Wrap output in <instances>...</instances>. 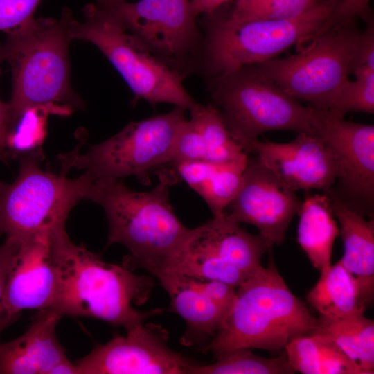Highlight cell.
Here are the masks:
<instances>
[{
  "label": "cell",
  "mask_w": 374,
  "mask_h": 374,
  "mask_svg": "<svg viewBox=\"0 0 374 374\" xmlns=\"http://www.w3.org/2000/svg\"><path fill=\"white\" fill-rule=\"evenodd\" d=\"M49 247L56 271L51 308L62 317L98 319L127 330L163 312L161 308L140 312L133 307L148 300L154 285L152 278L136 275L124 265L107 263L74 244L65 225L50 234Z\"/></svg>",
  "instance_id": "6da1fadb"
},
{
  "label": "cell",
  "mask_w": 374,
  "mask_h": 374,
  "mask_svg": "<svg viewBox=\"0 0 374 374\" xmlns=\"http://www.w3.org/2000/svg\"><path fill=\"white\" fill-rule=\"evenodd\" d=\"M152 190L138 192L122 179H94L85 199L100 205L109 223L107 245L121 244L130 252L124 265L141 267L155 277L167 271L190 229L175 214L170 182L160 177Z\"/></svg>",
  "instance_id": "7a4b0ae2"
},
{
  "label": "cell",
  "mask_w": 374,
  "mask_h": 374,
  "mask_svg": "<svg viewBox=\"0 0 374 374\" xmlns=\"http://www.w3.org/2000/svg\"><path fill=\"white\" fill-rule=\"evenodd\" d=\"M72 17L67 8L59 19L33 17L7 33L0 43V60L9 64L12 74V95L7 103L10 129L30 110L55 103L82 107L70 84L68 50Z\"/></svg>",
  "instance_id": "3957f363"
},
{
  "label": "cell",
  "mask_w": 374,
  "mask_h": 374,
  "mask_svg": "<svg viewBox=\"0 0 374 374\" xmlns=\"http://www.w3.org/2000/svg\"><path fill=\"white\" fill-rule=\"evenodd\" d=\"M269 250L260 266L235 288L233 304L221 326L200 349L214 355L239 348L277 353L293 338L312 332L317 325L308 307L286 285Z\"/></svg>",
  "instance_id": "277c9868"
},
{
  "label": "cell",
  "mask_w": 374,
  "mask_h": 374,
  "mask_svg": "<svg viewBox=\"0 0 374 374\" xmlns=\"http://www.w3.org/2000/svg\"><path fill=\"white\" fill-rule=\"evenodd\" d=\"M84 20L73 17L71 39L94 44L123 78L134 96L152 105L166 103L189 110L196 103L183 84L181 74L166 64L121 23L106 3L96 1L84 8Z\"/></svg>",
  "instance_id": "5b68a950"
},
{
  "label": "cell",
  "mask_w": 374,
  "mask_h": 374,
  "mask_svg": "<svg viewBox=\"0 0 374 374\" xmlns=\"http://www.w3.org/2000/svg\"><path fill=\"white\" fill-rule=\"evenodd\" d=\"M213 98L231 136L246 153L267 132L314 134L312 107L283 91L256 64L215 76Z\"/></svg>",
  "instance_id": "8992f818"
},
{
  "label": "cell",
  "mask_w": 374,
  "mask_h": 374,
  "mask_svg": "<svg viewBox=\"0 0 374 374\" xmlns=\"http://www.w3.org/2000/svg\"><path fill=\"white\" fill-rule=\"evenodd\" d=\"M37 152L19 158V172L11 184H0V234L25 242L65 225L71 209L85 199L94 178L87 172L68 179L44 171Z\"/></svg>",
  "instance_id": "52a82bcc"
},
{
  "label": "cell",
  "mask_w": 374,
  "mask_h": 374,
  "mask_svg": "<svg viewBox=\"0 0 374 374\" xmlns=\"http://www.w3.org/2000/svg\"><path fill=\"white\" fill-rule=\"evenodd\" d=\"M185 112L175 106L168 113L130 123L112 137L91 145L84 153L77 147L60 154L62 172L84 170L94 179L134 176L148 184L149 172L170 162L176 138L186 120Z\"/></svg>",
  "instance_id": "ba28073f"
},
{
  "label": "cell",
  "mask_w": 374,
  "mask_h": 374,
  "mask_svg": "<svg viewBox=\"0 0 374 374\" xmlns=\"http://www.w3.org/2000/svg\"><path fill=\"white\" fill-rule=\"evenodd\" d=\"M339 0H322L292 18L236 21L226 17L213 23L206 44L215 76L276 57L294 44L311 40L328 24Z\"/></svg>",
  "instance_id": "9c48e42d"
},
{
  "label": "cell",
  "mask_w": 374,
  "mask_h": 374,
  "mask_svg": "<svg viewBox=\"0 0 374 374\" xmlns=\"http://www.w3.org/2000/svg\"><path fill=\"white\" fill-rule=\"evenodd\" d=\"M360 34L354 21L331 25L300 53L256 66L294 98L328 110L348 80Z\"/></svg>",
  "instance_id": "30bf717a"
},
{
  "label": "cell",
  "mask_w": 374,
  "mask_h": 374,
  "mask_svg": "<svg viewBox=\"0 0 374 374\" xmlns=\"http://www.w3.org/2000/svg\"><path fill=\"white\" fill-rule=\"evenodd\" d=\"M312 107L314 134L332 150L338 167L331 190L350 208L364 217H373L374 126L348 121L328 110Z\"/></svg>",
  "instance_id": "8fae6325"
},
{
  "label": "cell",
  "mask_w": 374,
  "mask_h": 374,
  "mask_svg": "<svg viewBox=\"0 0 374 374\" xmlns=\"http://www.w3.org/2000/svg\"><path fill=\"white\" fill-rule=\"evenodd\" d=\"M158 57L177 67L196 49L199 34L190 0H96Z\"/></svg>",
  "instance_id": "7c38bea8"
},
{
  "label": "cell",
  "mask_w": 374,
  "mask_h": 374,
  "mask_svg": "<svg viewBox=\"0 0 374 374\" xmlns=\"http://www.w3.org/2000/svg\"><path fill=\"white\" fill-rule=\"evenodd\" d=\"M195 363L169 347L166 328L141 323L96 344L74 364L77 374H188Z\"/></svg>",
  "instance_id": "4fadbf2b"
},
{
  "label": "cell",
  "mask_w": 374,
  "mask_h": 374,
  "mask_svg": "<svg viewBox=\"0 0 374 374\" xmlns=\"http://www.w3.org/2000/svg\"><path fill=\"white\" fill-rule=\"evenodd\" d=\"M302 202L256 157L249 159L239 190L227 208L234 221L250 224L259 230L269 249L283 243L288 226Z\"/></svg>",
  "instance_id": "5bb4252c"
},
{
  "label": "cell",
  "mask_w": 374,
  "mask_h": 374,
  "mask_svg": "<svg viewBox=\"0 0 374 374\" xmlns=\"http://www.w3.org/2000/svg\"><path fill=\"white\" fill-rule=\"evenodd\" d=\"M292 190L330 189L338 175L335 154L317 135L299 133L291 142L258 139L247 150Z\"/></svg>",
  "instance_id": "9a60e30c"
},
{
  "label": "cell",
  "mask_w": 374,
  "mask_h": 374,
  "mask_svg": "<svg viewBox=\"0 0 374 374\" xmlns=\"http://www.w3.org/2000/svg\"><path fill=\"white\" fill-rule=\"evenodd\" d=\"M49 236L19 242L5 292V306L10 323L24 310H41L53 305L56 271L50 251Z\"/></svg>",
  "instance_id": "2e32d148"
},
{
  "label": "cell",
  "mask_w": 374,
  "mask_h": 374,
  "mask_svg": "<svg viewBox=\"0 0 374 374\" xmlns=\"http://www.w3.org/2000/svg\"><path fill=\"white\" fill-rule=\"evenodd\" d=\"M61 318L51 308L39 310L24 334L0 342V374H77L56 336Z\"/></svg>",
  "instance_id": "e0dca14e"
},
{
  "label": "cell",
  "mask_w": 374,
  "mask_h": 374,
  "mask_svg": "<svg viewBox=\"0 0 374 374\" xmlns=\"http://www.w3.org/2000/svg\"><path fill=\"white\" fill-rule=\"evenodd\" d=\"M189 111L190 118L182 125L167 165L184 161L226 163L248 159L216 107L195 103Z\"/></svg>",
  "instance_id": "ac0fdd59"
},
{
  "label": "cell",
  "mask_w": 374,
  "mask_h": 374,
  "mask_svg": "<svg viewBox=\"0 0 374 374\" xmlns=\"http://www.w3.org/2000/svg\"><path fill=\"white\" fill-rule=\"evenodd\" d=\"M328 198L339 224V235L344 252L339 260L357 280L362 299L369 305L374 290V220L357 213L347 206L331 190L323 192Z\"/></svg>",
  "instance_id": "d6986e66"
},
{
  "label": "cell",
  "mask_w": 374,
  "mask_h": 374,
  "mask_svg": "<svg viewBox=\"0 0 374 374\" xmlns=\"http://www.w3.org/2000/svg\"><path fill=\"white\" fill-rule=\"evenodd\" d=\"M156 278L170 296V310L186 323L181 344L188 346L198 344H202V347L205 346L220 328L228 312L195 288L187 276L168 271Z\"/></svg>",
  "instance_id": "ffe728a7"
},
{
  "label": "cell",
  "mask_w": 374,
  "mask_h": 374,
  "mask_svg": "<svg viewBox=\"0 0 374 374\" xmlns=\"http://www.w3.org/2000/svg\"><path fill=\"white\" fill-rule=\"evenodd\" d=\"M248 159L226 163L184 161L170 164L177 177L185 181L208 204L213 217L224 215L236 195Z\"/></svg>",
  "instance_id": "44dd1931"
},
{
  "label": "cell",
  "mask_w": 374,
  "mask_h": 374,
  "mask_svg": "<svg viewBox=\"0 0 374 374\" xmlns=\"http://www.w3.org/2000/svg\"><path fill=\"white\" fill-rule=\"evenodd\" d=\"M193 229L222 260L248 276L262 265V258L269 250L259 233H248L226 212Z\"/></svg>",
  "instance_id": "7402d4cb"
},
{
  "label": "cell",
  "mask_w": 374,
  "mask_h": 374,
  "mask_svg": "<svg viewBox=\"0 0 374 374\" xmlns=\"http://www.w3.org/2000/svg\"><path fill=\"white\" fill-rule=\"evenodd\" d=\"M297 240L312 265L320 271L331 266L334 242L339 235L328 197L307 193L299 211Z\"/></svg>",
  "instance_id": "603a6c76"
},
{
  "label": "cell",
  "mask_w": 374,
  "mask_h": 374,
  "mask_svg": "<svg viewBox=\"0 0 374 374\" xmlns=\"http://www.w3.org/2000/svg\"><path fill=\"white\" fill-rule=\"evenodd\" d=\"M307 300L319 316L341 319L364 314L366 309L357 279L338 261L321 271Z\"/></svg>",
  "instance_id": "cb8c5ba5"
},
{
  "label": "cell",
  "mask_w": 374,
  "mask_h": 374,
  "mask_svg": "<svg viewBox=\"0 0 374 374\" xmlns=\"http://www.w3.org/2000/svg\"><path fill=\"white\" fill-rule=\"evenodd\" d=\"M294 372L303 374H364L343 350L326 336L310 332L297 336L285 346Z\"/></svg>",
  "instance_id": "d4e9b609"
},
{
  "label": "cell",
  "mask_w": 374,
  "mask_h": 374,
  "mask_svg": "<svg viewBox=\"0 0 374 374\" xmlns=\"http://www.w3.org/2000/svg\"><path fill=\"white\" fill-rule=\"evenodd\" d=\"M312 332L326 336L363 371L373 373L374 322L364 314L341 319L319 316Z\"/></svg>",
  "instance_id": "484cf974"
},
{
  "label": "cell",
  "mask_w": 374,
  "mask_h": 374,
  "mask_svg": "<svg viewBox=\"0 0 374 374\" xmlns=\"http://www.w3.org/2000/svg\"><path fill=\"white\" fill-rule=\"evenodd\" d=\"M216 361L210 364L197 362L188 374H290L294 373L286 354L265 358L254 354L250 348H239L215 355Z\"/></svg>",
  "instance_id": "4316f807"
},
{
  "label": "cell",
  "mask_w": 374,
  "mask_h": 374,
  "mask_svg": "<svg viewBox=\"0 0 374 374\" xmlns=\"http://www.w3.org/2000/svg\"><path fill=\"white\" fill-rule=\"evenodd\" d=\"M355 77L347 80L328 109L334 116L344 118L350 112L374 113V69L359 66L352 69Z\"/></svg>",
  "instance_id": "83f0119b"
},
{
  "label": "cell",
  "mask_w": 374,
  "mask_h": 374,
  "mask_svg": "<svg viewBox=\"0 0 374 374\" xmlns=\"http://www.w3.org/2000/svg\"><path fill=\"white\" fill-rule=\"evenodd\" d=\"M322 0H236L227 17L236 21L283 19L297 17Z\"/></svg>",
  "instance_id": "f1b7e54d"
},
{
  "label": "cell",
  "mask_w": 374,
  "mask_h": 374,
  "mask_svg": "<svg viewBox=\"0 0 374 374\" xmlns=\"http://www.w3.org/2000/svg\"><path fill=\"white\" fill-rule=\"evenodd\" d=\"M41 1L0 0V30L7 33L29 21Z\"/></svg>",
  "instance_id": "f546056e"
},
{
  "label": "cell",
  "mask_w": 374,
  "mask_h": 374,
  "mask_svg": "<svg viewBox=\"0 0 374 374\" xmlns=\"http://www.w3.org/2000/svg\"><path fill=\"white\" fill-rule=\"evenodd\" d=\"M19 247V241L11 237H6L0 245V334L10 324L5 306V292L10 267Z\"/></svg>",
  "instance_id": "4dcf8cb0"
},
{
  "label": "cell",
  "mask_w": 374,
  "mask_h": 374,
  "mask_svg": "<svg viewBox=\"0 0 374 374\" xmlns=\"http://www.w3.org/2000/svg\"><path fill=\"white\" fill-rule=\"evenodd\" d=\"M188 278L195 288L229 313L235 300L236 287L220 280L200 279L190 276Z\"/></svg>",
  "instance_id": "1f68e13d"
},
{
  "label": "cell",
  "mask_w": 374,
  "mask_h": 374,
  "mask_svg": "<svg viewBox=\"0 0 374 374\" xmlns=\"http://www.w3.org/2000/svg\"><path fill=\"white\" fill-rule=\"evenodd\" d=\"M366 26L361 31L351 70L359 66L374 69V23L371 10L363 17Z\"/></svg>",
  "instance_id": "d6a6232c"
},
{
  "label": "cell",
  "mask_w": 374,
  "mask_h": 374,
  "mask_svg": "<svg viewBox=\"0 0 374 374\" xmlns=\"http://www.w3.org/2000/svg\"><path fill=\"white\" fill-rule=\"evenodd\" d=\"M371 0H339L330 17L329 26L355 21L364 17L371 10Z\"/></svg>",
  "instance_id": "836d02e7"
},
{
  "label": "cell",
  "mask_w": 374,
  "mask_h": 374,
  "mask_svg": "<svg viewBox=\"0 0 374 374\" xmlns=\"http://www.w3.org/2000/svg\"><path fill=\"white\" fill-rule=\"evenodd\" d=\"M10 130L7 103H3L0 99V160L5 157V148Z\"/></svg>",
  "instance_id": "e575fe53"
},
{
  "label": "cell",
  "mask_w": 374,
  "mask_h": 374,
  "mask_svg": "<svg viewBox=\"0 0 374 374\" xmlns=\"http://www.w3.org/2000/svg\"><path fill=\"white\" fill-rule=\"evenodd\" d=\"M230 0H190L195 15H213L220 6Z\"/></svg>",
  "instance_id": "d590c367"
},
{
  "label": "cell",
  "mask_w": 374,
  "mask_h": 374,
  "mask_svg": "<svg viewBox=\"0 0 374 374\" xmlns=\"http://www.w3.org/2000/svg\"><path fill=\"white\" fill-rule=\"evenodd\" d=\"M1 181H0V183H1Z\"/></svg>",
  "instance_id": "8d00e7d4"
}]
</instances>
